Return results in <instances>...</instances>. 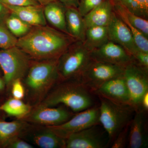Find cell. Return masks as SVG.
<instances>
[{
    "instance_id": "cell-1",
    "label": "cell",
    "mask_w": 148,
    "mask_h": 148,
    "mask_svg": "<svg viewBox=\"0 0 148 148\" xmlns=\"http://www.w3.org/2000/svg\"><path fill=\"white\" fill-rule=\"evenodd\" d=\"M77 40L70 35L47 26H34L19 38L16 46L33 60L58 59Z\"/></svg>"
},
{
    "instance_id": "cell-2",
    "label": "cell",
    "mask_w": 148,
    "mask_h": 148,
    "mask_svg": "<svg viewBox=\"0 0 148 148\" xmlns=\"http://www.w3.org/2000/svg\"><path fill=\"white\" fill-rule=\"evenodd\" d=\"M92 94L80 81L59 82L36 106L55 107L63 105L76 113L95 106Z\"/></svg>"
},
{
    "instance_id": "cell-3",
    "label": "cell",
    "mask_w": 148,
    "mask_h": 148,
    "mask_svg": "<svg viewBox=\"0 0 148 148\" xmlns=\"http://www.w3.org/2000/svg\"><path fill=\"white\" fill-rule=\"evenodd\" d=\"M58 59L32 60L22 80L28 104L32 107L40 103L58 82Z\"/></svg>"
},
{
    "instance_id": "cell-4",
    "label": "cell",
    "mask_w": 148,
    "mask_h": 148,
    "mask_svg": "<svg viewBox=\"0 0 148 148\" xmlns=\"http://www.w3.org/2000/svg\"><path fill=\"white\" fill-rule=\"evenodd\" d=\"M99 122L108 134L111 144L121 131L131 121L136 110L129 105H121L98 97Z\"/></svg>"
},
{
    "instance_id": "cell-5",
    "label": "cell",
    "mask_w": 148,
    "mask_h": 148,
    "mask_svg": "<svg viewBox=\"0 0 148 148\" xmlns=\"http://www.w3.org/2000/svg\"><path fill=\"white\" fill-rule=\"evenodd\" d=\"M92 60L90 51L82 42H74L58 58V82L80 81L83 73Z\"/></svg>"
},
{
    "instance_id": "cell-6",
    "label": "cell",
    "mask_w": 148,
    "mask_h": 148,
    "mask_svg": "<svg viewBox=\"0 0 148 148\" xmlns=\"http://www.w3.org/2000/svg\"><path fill=\"white\" fill-rule=\"evenodd\" d=\"M32 61L27 53L16 46L0 49V68L7 89L10 88L15 80L23 79Z\"/></svg>"
},
{
    "instance_id": "cell-7",
    "label": "cell",
    "mask_w": 148,
    "mask_h": 148,
    "mask_svg": "<svg viewBox=\"0 0 148 148\" xmlns=\"http://www.w3.org/2000/svg\"><path fill=\"white\" fill-rule=\"evenodd\" d=\"M123 76L129 92L130 106L135 110H139L143 96L148 92V69L135 60L124 67Z\"/></svg>"
},
{
    "instance_id": "cell-8",
    "label": "cell",
    "mask_w": 148,
    "mask_h": 148,
    "mask_svg": "<svg viewBox=\"0 0 148 148\" xmlns=\"http://www.w3.org/2000/svg\"><path fill=\"white\" fill-rule=\"evenodd\" d=\"M124 67L92 60L80 81L92 92L104 83L123 74Z\"/></svg>"
},
{
    "instance_id": "cell-9",
    "label": "cell",
    "mask_w": 148,
    "mask_h": 148,
    "mask_svg": "<svg viewBox=\"0 0 148 148\" xmlns=\"http://www.w3.org/2000/svg\"><path fill=\"white\" fill-rule=\"evenodd\" d=\"M75 114L63 105L55 107L35 106L22 119L30 124L45 126H56L66 122Z\"/></svg>"
},
{
    "instance_id": "cell-10",
    "label": "cell",
    "mask_w": 148,
    "mask_h": 148,
    "mask_svg": "<svg viewBox=\"0 0 148 148\" xmlns=\"http://www.w3.org/2000/svg\"><path fill=\"white\" fill-rule=\"evenodd\" d=\"M109 144L108 134L100 123L69 135L65 148H104Z\"/></svg>"
},
{
    "instance_id": "cell-11",
    "label": "cell",
    "mask_w": 148,
    "mask_h": 148,
    "mask_svg": "<svg viewBox=\"0 0 148 148\" xmlns=\"http://www.w3.org/2000/svg\"><path fill=\"white\" fill-rule=\"evenodd\" d=\"M99 123V107L95 105L75 114L70 119L64 123L47 127L58 136L66 139L73 133Z\"/></svg>"
},
{
    "instance_id": "cell-12",
    "label": "cell",
    "mask_w": 148,
    "mask_h": 148,
    "mask_svg": "<svg viewBox=\"0 0 148 148\" xmlns=\"http://www.w3.org/2000/svg\"><path fill=\"white\" fill-rule=\"evenodd\" d=\"M21 138L42 148H65V139L47 126L29 123Z\"/></svg>"
},
{
    "instance_id": "cell-13",
    "label": "cell",
    "mask_w": 148,
    "mask_h": 148,
    "mask_svg": "<svg viewBox=\"0 0 148 148\" xmlns=\"http://www.w3.org/2000/svg\"><path fill=\"white\" fill-rule=\"evenodd\" d=\"M92 60L125 67L135 59L125 49L116 43L109 40L90 51Z\"/></svg>"
},
{
    "instance_id": "cell-14",
    "label": "cell",
    "mask_w": 148,
    "mask_h": 148,
    "mask_svg": "<svg viewBox=\"0 0 148 148\" xmlns=\"http://www.w3.org/2000/svg\"><path fill=\"white\" fill-rule=\"evenodd\" d=\"M108 28L109 40L124 48L132 56L140 50L130 30L114 11Z\"/></svg>"
},
{
    "instance_id": "cell-15",
    "label": "cell",
    "mask_w": 148,
    "mask_h": 148,
    "mask_svg": "<svg viewBox=\"0 0 148 148\" xmlns=\"http://www.w3.org/2000/svg\"><path fill=\"white\" fill-rule=\"evenodd\" d=\"M92 93L118 104L130 106L129 92L123 74L104 83Z\"/></svg>"
},
{
    "instance_id": "cell-16",
    "label": "cell",
    "mask_w": 148,
    "mask_h": 148,
    "mask_svg": "<svg viewBox=\"0 0 148 148\" xmlns=\"http://www.w3.org/2000/svg\"><path fill=\"white\" fill-rule=\"evenodd\" d=\"M147 112L142 110H136L130 124L127 147L129 148H147L148 137Z\"/></svg>"
},
{
    "instance_id": "cell-17",
    "label": "cell",
    "mask_w": 148,
    "mask_h": 148,
    "mask_svg": "<svg viewBox=\"0 0 148 148\" xmlns=\"http://www.w3.org/2000/svg\"><path fill=\"white\" fill-rule=\"evenodd\" d=\"M5 5L9 10L11 13L15 14L21 20L32 27L47 25V22L45 17L42 6L40 5L26 6Z\"/></svg>"
},
{
    "instance_id": "cell-18",
    "label": "cell",
    "mask_w": 148,
    "mask_h": 148,
    "mask_svg": "<svg viewBox=\"0 0 148 148\" xmlns=\"http://www.w3.org/2000/svg\"><path fill=\"white\" fill-rule=\"evenodd\" d=\"M114 13L112 0H105L84 16L86 28L108 27Z\"/></svg>"
},
{
    "instance_id": "cell-19",
    "label": "cell",
    "mask_w": 148,
    "mask_h": 148,
    "mask_svg": "<svg viewBox=\"0 0 148 148\" xmlns=\"http://www.w3.org/2000/svg\"><path fill=\"white\" fill-rule=\"evenodd\" d=\"M43 9L47 22L54 29L68 34L66 26V7L57 0L44 6Z\"/></svg>"
},
{
    "instance_id": "cell-20",
    "label": "cell",
    "mask_w": 148,
    "mask_h": 148,
    "mask_svg": "<svg viewBox=\"0 0 148 148\" xmlns=\"http://www.w3.org/2000/svg\"><path fill=\"white\" fill-rule=\"evenodd\" d=\"M66 21L68 34L77 40L83 42L87 28L84 16L77 8H66Z\"/></svg>"
},
{
    "instance_id": "cell-21",
    "label": "cell",
    "mask_w": 148,
    "mask_h": 148,
    "mask_svg": "<svg viewBox=\"0 0 148 148\" xmlns=\"http://www.w3.org/2000/svg\"><path fill=\"white\" fill-rule=\"evenodd\" d=\"M28 124L22 119L6 121L0 118V148H6L12 139L21 136Z\"/></svg>"
},
{
    "instance_id": "cell-22",
    "label": "cell",
    "mask_w": 148,
    "mask_h": 148,
    "mask_svg": "<svg viewBox=\"0 0 148 148\" xmlns=\"http://www.w3.org/2000/svg\"><path fill=\"white\" fill-rule=\"evenodd\" d=\"M113 4L114 11L123 22L135 27L148 38V19L130 12L119 4L113 3Z\"/></svg>"
},
{
    "instance_id": "cell-23",
    "label": "cell",
    "mask_w": 148,
    "mask_h": 148,
    "mask_svg": "<svg viewBox=\"0 0 148 148\" xmlns=\"http://www.w3.org/2000/svg\"><path fill=\"white\" fill-rule=\"evenodd\" d=\"M109 40L108 27H92L86 29L83 43L85 47L91 51Z\"/></svg>"
},
{
    "instance_id": "cell-24",
    "label": "cell",
    "mask_w": 148,
    "mask_h": 148,
    "mask_svg": "<svg viewBox=\"0 0 148 148\" xmlns=\"http://www.w3.org/2000/svg\"><path fill=\"white\" fill-rule=\"evenodd\" d=\"M32 108V106L28 103L13 97L0 105V111L17 119H23L29 113Z\"/></svg>"
},
{
    "instance_id": "cell-25",
    "label": "cell",
    "mask_w": 148,
    "mask_h": 148,
    "mask_svg": "<svg viewBox=\"0 0 148 148\" xmlns=\"http://www.w3.org/2000/svg\"><path fill=\"white\" fill-rule=\"evenodd\" d=\"M4 24L11 33L18 39L27 34L33 27L12 13L6 18Z\"/></svg>"
},
{
    "instance_id": "cell-26",
    "label": "cell",
    "mask_w": 148,
    "mask_h": 148,
    "mask_svg": "<svg viewBox=\"0 0 148 148\" xmlns=\"http://www.w3.org/2000/svg\"><path fill=\"white\" fill-rule=\"evenodd\" d=\"M138 16L148 19V0H112Z\"/></svg>"
},
{
    "instance_id": "cell-27",
    "label": "cell",
    "mask_w": 148,
    "mask_h": 148,
    "mask_svg": "<svg viewBox=\"0 0 148 148\" xmlns=\"http://www.w3.org/2000/svg\"><path fill=\"white\" fill-rule=\"evenodd\" d=\"M18 38L11 33L3 23H0V49L10 48L16 45Z\"/></svg>"
},
{
    "instance_id": "cell-28",
    "label": "cell",
    "mask_w": 148,
    "mask_h": 148,
    "mask_svg": "<svg viewBox=\"0 0 148 148\" xmlns=\"http://www.w3.org/2000/svg\"><path fill=\"white\" fill-rule=\"evenodd\" d=\"M130 123L118 133L111 144L112 148H124L127 147Z\"/></svg>"
},
{
    "instance_id": "cell-29",
    "label": "cell",
    "mask_w": 148,
    "mask_h": 148,
    "mask_svg": "<svg viewBox=\"0 0 148 148\" xmlns=\"http://www.w3.org/2000/svg\"><path fill=\"white\" fill-rule=\"evenodd\" d=\"M105 0H79L77 9L83 16L98 6Z\"/></svg>"
},
{
    "instance_id": "cell-30",
    "label": "cell",
    "mask_w": 148,
    "mask_h": 148,
    "mask_svg": "<svg viewBox=\"0 0 148 148\" xmlns=\"http://www.w3.org/2000/svg\"><path fill=\"white\" fill-rule=\"evenodd\" d=\"M12 97L22 100L26 95L25 87L21 79H16L12 82L10 87Z\"/></svg>"
},
{
    "instance_id": "cell-31",
    "label": "cell",
    "mask_w": 148,
    "mask_h": 148,
    "mask_svg": "<svg viewBox=\"0 0 148 148\" xmlns=\"http://www.w3.org/2000/svg\"><path fill=\"white\" fill-rule=\"evenodd\" d=\"M34 146L20 136L14 138L8 144L6 148H33Z\"/></svg>"
},
{
    "instance_id": "cell-32",
    "label": "cell",
    "mask_w": 148,
    "mask_h": 148,
    "mask_svg": "<svg viewBox=\"0 0 148 148\" xmlns=\"http://www.w3.org/2000/svg\"><path fill=\"white\" fill-rule=\"evenodd\" d=\"M0 2L6 5L26 6L40 5L36 0H0Z\"/></svg>"
},
{
    "instance_id": "cell-33",
    "label": "cell",
    "mask_w": 148,
    "mask_h": 148,
    "mask_svg": "<svg viewBox=\"0 0 148 148\" xmlns=\"http://www.w3.org/2000/svg\"><path fill=\"white\" fill-rule=\"evenodd\" d=\"M132 57L138 64L148 69V53L139 50Z\"/></svg>"
},
{
    "instance_id": "cell-34",
    "label": "cell",
    "mask_w": 148,
    "mask_h": 148,
    "mask_svg": "<svg viewBox=\"0 0 148 148\" xmlns=\"http://www.w3.org/2000/svg\"><path fill=\"white\" fill-rule=\"evenodd\" d=\"M10 13L9 10L0 2V23H4L6 18Z\"/></svg>"
},
{
    "instance_id": "cell-35",
    "label": "cell",
    "mask_w": 148,
    "mask_h": 148,
    "mask_svg": "<svg viewBox=\"0 0 148 148\" xmlns=\"http://www.w3.org/2000/svg\"><path fill=\"white\" fill-rule=\"evenodd\" d=\"M66 8H77L79 0H57Z\"/></svg>"
},
{
    "instance_id": "cell-36",
    "label": "cell",
    "mask_w": 148,
    "mask_h": 148,
    "mask_svg": "<svg viewBox=\"0 0 148 148\" xmlns=\"http://www.w3.org/2000/svg\"><path fill=\"white\" fill-rule=\"evenodd\" d=\"M146 112H148V92H146L143 96L141 103H140V109Z\"/></svg>"
},
{
    "instance_id": "cell-37",
    "label": "cell",
    "mask_w": 148,
    "mask_h": 148,
    "mask_svg": "<svg viewBox=\"0 0 148 148\" xmlns=\"http://www.w3.org/2000/svg\"><path fill=\"white\" fill-rule=\"evenodd\" d=\"M6 88L5 82L3 77L0 76V93L3 92Z\"/></svg>"
},
{
    "instance_id": "cell-38",
    "label": "cell",
    "mask_w": 148,
    "mask_h": 148,
    "mask_svg": "<svg viewBox=\"0 0 148 148\" xmlns=\"http://www.w3.org/2000/svg\"><path fill=\"white\" fill-rule=\"evenodd\" d=\"M36 1L41 5L44 7L47 5V4L52 2L55 1L57 0H36Z\"/></svg>"
},
{
    "instance_id": "cell-39",
    "label": "cell",
    "mask_w": 148,
    "mask_h": 148,
    "mask_svg": "<svg viewBox=\"0 0 148 148\" xmlns=\"http://www.w3.org/2000/svg\"><path fill=\"white\" fill-rule=\"evenodd\" d=\"M1 68H0V76H1Z\"/></svg>"
}]
</instances>
